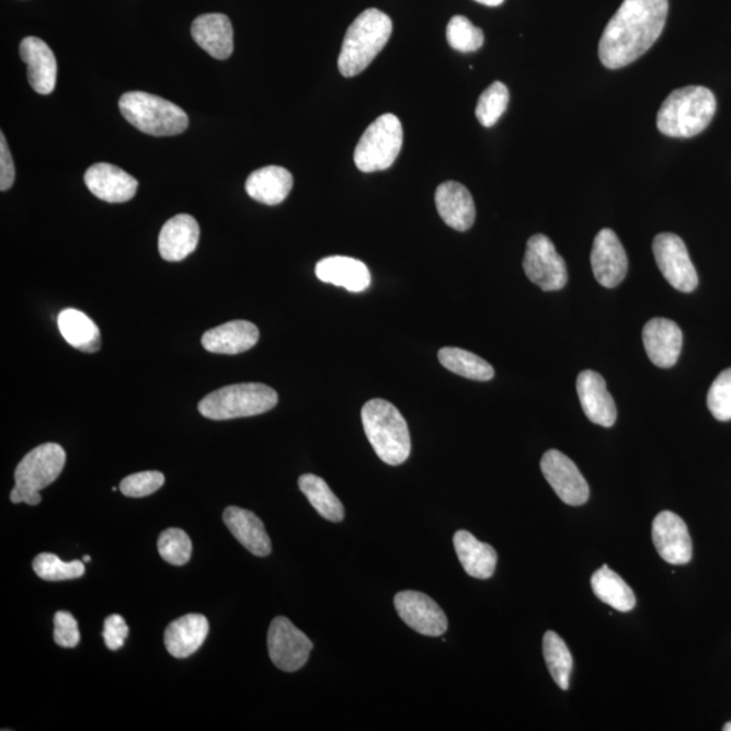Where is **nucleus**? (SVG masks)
I'll list each match as a JSON object with an SVG mask.
<instances>
[{
    "instance_id": "nucleus-1",
    "label": "nucleus",
    "mask_w": 731,
    "mask_h": 731,
    "mask_svg": "<svg viewBox=\"0 0 731 731\" xmlns=\"http://www.w3.org/2000/svg\"><path fill=\"white\" fill-rule=\"evenodd\" d=\"M667 11L670 0H625L598 44L602 65L619 69L640 59L663 33Z\"/></svg>"
},
{
    "instance_id": "nucleus-2",
    "label": "nucleus",
    "mask_w": 731,
    "mask_h": 731,
    "mask_svg": "<svg viewBox=\"0 0 731 731\" xmlns=\"http://www.w3.org/2000/svg\"><path fill=\"white\" fill-rule=\"evenodd\" d=\"M716 112L713 92L704 85H689L666 98L658 114V128L670 137L698 136L710 125Z\"/></svg>"
},
{
    "instance_id": "nucleus-3",
    "label": "nucleus",
    "mask_w": 731,
    "mask_h": 731,
    "mask_svg": "<svg viewBox=\"0 0 731 731\" xmlns=\"http://www.w3.org/2000/svg\"><path fill=\"white\" fill-rule=\"evenodd\" d=\"M393 32L390 16L377 9H368L349 27L339 55V71L353 78L372 65L379 52L388 44Z\"/></svg>"
},
{
    "instance_id": "nucleus-4",
    "label": "nucleus",
    "mask_w": 731,
    "mask_h": 731,
    "mask_svg": "<svg viewBox=\"0 0 731 731\" xmlns=\"http://www.w3.org/2000/svg\"><path fill=\"white\" fill-rule=\"evenodd\" d=\"M362 423L374 452L385 464L399 466L410 458V429L391 402L381 399L367 401L362 408Z\"/></svg>"
},
{
    "instance_id": "nucleus-5",
    "label": "nucleus",
    "mask_w": 731,
    "mask_h": 731,
    "mask_svg": "<svg viewBox=\"0 0 731 731\" xmlns=\"http://www.w3.org/2000/svg\"><path fill=\"white\" fill-rule=\"evenodd\" d=\"M119 111L136 129L151 136H176L189 126L187 114L180 106L148 92H126L121 96Z\"/></svg>"
},
{
    "instance_id": "nucleus-6",
    "label": "nucleus",
    "mask_w": 731,
    "mask_h": 731,
    "mask_svg": "<svg viewBox=\"0 0 731 731\" xmlns=\"http://www.w3.org/2000/svg\"><path fill=\"white\" fill-rule=\"evenodd\" d=\"M278 404V395L263 384H236L204 397L198 411L210 420H230L256 416L272 411Z\"/></svg>"
},
{
    "instance_id": "nucleus-7",
    "label": "nucleus",
    "mask_w": 731,
    "mask_h": 731,
    "mask_svg": "<svg viewBox=\"0 0 731 731\" xmlns=\"http://www.w3.org/2000/svg\"><path fill=\"white\" fill-rule=\"evenodd\" d=\"M66 459L65 448L57 443H45V445L33 448L16 466L15 487L10 493L11 502L27 505L42 503L39 491L59 479L65 469Z\"/></svg>"
},
{
    "instance_id": "nucleus-8",
    "label": "nucleus",
    "mask_w": 731,
    "mask_h": 731,
    "mask_svg": "<svg viewBox=\"0 0 731 731\" xmlns=\"http://www.w3.org/2000/svg\"><path fill=\"white\" fill-rule=\"evenodd\" d=\"M404 132L401 121L387 113L378 117L362 135L355 148L354 160L362 172L388 170L399 157Z\"/></svg>"
},
{
    "instance_id": "nucleus-9",
    "label": "nucleus",
    "mask_w": 731,
    "mask_h": 731,
    "mask_svg": "<svg viewBox=\"0 0 731 731\" xmlns=\"http://www.w3.org/2000/svg\"><path fill=\"white\" fill-rule=\"evenodd\" d=\"M523 269L527 278L544 292L563 289L568 282L566 261L557 252L555 244L545 235H534L527 241Z\"/></svg>"
},
{
    "instance_id": "nucleus-10",
    "label": "nucleus",
    "mask_w": 731,
    "mask_h": 731,
    "mask_svg": "<svg viewBox=\"0 0 731 731\" xmlns=\"http://www.w3.org/2000/svg\"><path fill=\"white\" fill-rule=\"evenodd\" d=\"M653 253L667 284L683 293L694 292L698 287L699 276L682 238L675 233L655 236Z\"/></svg>"
},
{
    "instance_id": "nucleus-11",
    "label": "nucleus",
    "mask_w": 731,
    "mask_h": 731,
    "mask_svg": "<svg viewBox=\"0 0 731 731\" xmlns=\"http://www.w3.org/2000/svg\"><path fill=\"white\" fill-rule=\"evenodd\" d=\"M267 644L273 664L290 673L307 664L313 649L312 641L285 617H276L270 625Z\"/></svg>"
},
{
    "instance_id": "nucleus-12",
    "label": "nucleus",
    "mask_w": 731,
    "mask_h": 731,
    "mask_svg": "<svg viewBox=\"0 0 731 731\" xmlns=\"http://www.w3.org/2000/svg\"><path fill=\"white\" fill-rule=\"evenodd\" d=\"M540 469L563 503L579 506L589 502V483L578 466L566 454L558 450L546 452L540 460Z\"/></svg>"
},
{
    "instance_id": "nucleus-13",
    "label": "nucleus",
    "mask_w": 731,
    "mask_h": 731,
    "mask_svg": "<svg viewBox=\"0 0 731 731\" xmlns=\"http://www.w3.org/2000/svg\"><path fill=\"white\" fill-rule=\"evenodd\" d=\"M396 612L412 630L427 637H442L447 630L445 612L434 598L416 591L399 592L395 596Z\"/></svg>"
},
{
    "instance_id": "nucleus-14",
    "label": "nucleus",
    "mask_w": 731,
    "mask_h": 731,
    "mask_svg": "<svg viewBox=\"0 0 731 731\" xmlns=\"http://www.w3.org/2000/svg\"><path fill=\"white\" fill-rule=\"evenodd\" d=\"M652 538L661 558L672 566H686L693 560V539L686 522L671 511L655 516Z\"/></svg>"
},
{
    "instance_id": "nucleus-15",
    "label": "nucleus",
    "mask_w": 731,
    "mask_h": 731,
    "mask_svg": "<svg viewBox=\"0 0 731 731\" xmlns=\"http://www.w3.org/2000/svg\"><path fill=\"white\" fill-rule=\"evenodd\" d=\"M591 264L596 281L607 289H614L625 279L629 259L614 230L602 229L597 233L592 247Z\"/></svg>"
},
{
    "instance_id": "nucleus-16",
    "label": "nucleus",
    "mask_w": 731,
    "mask_h": 731,
    "mask_svg": "<svg viewBox=\"0 0 731 731\" xmlns=\"http://www.w3.org/2000/svg\"><path fill=\"white\" fill-rule=\"evenodd\" d=\"M575 387L585 416L602 427H613L617 422L618 411L607 389L606 379L594 370H585L579 374Z\"/></svg>"
},
{
    "instance_id": "nucleus-17",
    "label": "nucleus",
    "mask_w": 731,
    "mask_h": 731,
    "mask_svg": "<svg viewBox=\"0 0 731 731\" xmlns=\"http://www.w3.org/2000/svg\"><path fill=\"white\" fill-rule=\"evenodd\" d=\"M643 347L652 364L661 368L675 366L683 349V332L675 321L658 318L642 331Z\"/></svg>"
},
{
    "instance_id": "nucleus-18",
    "label": "nucleus",
    "mask_w": 731,
    "mask_h": 731,
    "mask_svg": "<svg viewBox=\"0 0 731 731\" xmlns=\"http://www.w3.org/2000/svg\"><path fill=\"white\" fill-rule=\"evenodd\" d=\"M85 186L96 198L108 204L128 203L137 193L136 178L108 163L91 165L84 174Z\"/></svg>"
},
{
    "instance_id": "nucleus-19",
    "label": "nucleus",
    "mask_w": 731,
    "mask_h": 731,
    "mask_svg": "<svg viewBox=\"0 0 731 731\" xmlns=\"http://www.w3.org/2000/svg\"><path fill=\"white\" fill-rule=\"evenodd\" d=\"M21 59L27 66V80L42 95L54 92L57 80V61L49 45L38 37H26L20 45Z\"/></svg>"
},
{
    "instance_id": "nucleus-20",
    "label": "nucleus",
    "mask_w": 731,
    "mask_h": 731,
    "mask_svg": "<svg viewBox=\"0 0 731 731\" xmlns=\"http://www.w3.org/2000/svg\"><path fill=\"white\" fill-rule=\"evenodd\" d=\"M437 213L446 226L466 232L476 221V205L469 190L458 182H445L436 189Z\"/></svg>"
},
{
    "instance_id": "nucleus-21",
    "label": "nucleus",
    "mask_w": 731,
    "mask_h": 731,
    "mask_svg": "<svg viewBox=\"0 0 731 731\" xmlns=\"http://www.w3.org/2000/svg\"><path fill=\"white\" fill-rule=\"evenodd\" d=\"M199 226L190 215H178L160 230L159 252L167 262H181L197 249Z\"/></svg>"
},
{
    "instance_id": "nucleus-22",
    "label": "nucleus",
    "mask_w": 731,
    "mask_h": 731,
    "mask_svg": "<svg viewBox=\"0 0 731 731\" xmlns=\"http://www.w3.org/2000/svg\"><path fill=\"white\" fill-rule=\"evenodd\" d=\"M316 276L324 284L344 287L351 293L365 292L372 274L364 262L349 256H328L316 264Z\"/></svg>"
},
{
    "instance_id": "nucleus-23",
    "label": "nucleus",
    "mask_w": 731,
    "mask_h": 731,
    "mask_svg": "<svg viewBox=\"0 0 731 731\" xmlns=\"http://www.w3.org/2000/svg\"><path fill=\"white\" fill-rule=\"evenodd\" d=\"M259 330L255 324L245 320L226 322L220 327L205 332L203 345L213 354L238 355L255 347Z\"/></svg>"
},
{
    "instance_id": "nucleus-24",
    "label": "nucleus",
    "mask_w": 731,
    "mask_h": 731,
    "mask_svg": "<svg viewBox=\"0 0 731 731\" xmlns=\"http://www.w3.org/2000/svg\"><path fill=\"white\" fill-rule=\"evenodd\" d=\"M222 519L230 534L253 556L267 557L272 552V539L266 527L253 512L239 506H228L224 511Z\"/></svg>"
},
{
    "instance_id": "nucleus-25",
    "label": "nucleus",
    "mask_w": 731,
    "mask_h": 731,
    "mask_svg": "<svg viewBox=\"0 0 731 731\" xmlns=\"http://www.w3.org/2000/svg\"><path fill=\"white\" fill-rule=\"evenodd\" d=\"M209 635V621L199 614L184 615L171 621L164 632L165 649L172 658L187 659L203 647Z\"/></svg>"
},
{
    "instance_id": "nucleus-26",
    "label": "nucleus",
    "mask_w": 731,
    "mask_h": 731,
    "mask_svg": "<svg viewBox=\"0 0 731 731\" xmlns=\"http://www.w3.org/2000/svg\"><path fill=\"white\" fill-rule=\"evenodd\" d=\"M192 34L194 42L217 60H227L233 54V26L227 15H199L193 22Z\"/></svg>"
},
{
    "instance_id": "nucleus-27",
    "label": "nucleus",
    "mask_w": 731,
    "mask_h": 731,
    "mask_svg": "<svg viewBox=\"0 0 731 731\" xmlns=\"http://www.w3.org/2000/svg\"><path fill=\"white\" fill-rule=\"evenodd\" d=\"M454 549L470 578L487 580L496 571V550L491 545L480 542L473 534L459 529L454 535Z\"/></svg>"
},
{
    "instance_id": "nucleus-28",
    "label": "nucleus",
    "mask_w": 731,
    "mask_h": 731,
    "mask_svg": "<svg viewBox=\"0 0 731 731\" xmlns=\"http://www.w3.org/2000/svg\"><path fill=\"white\" fill-rule=\"evenodd\" d=\"M293 175L279 165L263 167L253 171L245 182V192L252 199L264 205H279L289 197Z\"/></svg>"
},
{
    "instance_id": "nucleus-29",
    "label": "nucleus",
    "mask_w": 731,
    "mask_h": 731,
    "mask_svg": "<svg viewBox=\"0 0 731 731\" xmlns=\"http://www.w3.org/2000/svg\"><path fill=\"white\" fill-rule=\"evenodd\" d=\"M62 338L73 349L82 353L94 354L102 347L100 328L88 315L78 309H65L57 318Z\"/></svg>"
},
{
    "instance_id": "nucleus-30",
    "label": "nucleus",
    "mask_w": 731,
    "mask_h": 731,
    "mask_svg": "<svg viewBox=\"0 0 731 731\" xmlns=\"http://www.w3.org/2000/svg\"><path fill=\"white\" fill-rule=\"evenodd\" d=\"M591 585L595 596L617 612L629 613L636 607L635 592L618 573L613 572L607 566L598 569L592 575Z\"/></svg>"
},
{
    "instance_id": "nucleus-31",
    "label": "nucleus",
    "mask_w": 731,
    "mask_h": 731,
    "mask_svg": "<svg viewBox=\"0 0 731 731\" xmlns=\"http://www.w3.org/2000/svg\"><path fill=\"white\" fill-rule=\"evenodd\" d=\"M298 487L309 503L324 519L339 523L344 519V506L321 477L304 475L298 479Z\"/></svg>"
},
{
    "instance_id": "nucleus-32",
    "label": "nucleus",
    "mask_w": 731,
    "mask_h": 731,
    "mask_svg": "<svg viewBox=\"0 0 731 731\" xmlns=\"http://www.w3.org/2000/svg\"><path fill=\"white\" fill-rule=\"evenodd\" d=\"M437 358L447 370L473 381H491L494 377L493 367L470 351L445 347L439 351Z\"/></svg>"
},
{
    "instance_id": "nucleus-33",
    "label": "nucleus",
    "mask_w": 731,
    "mask_h": 731,
    "mask_svg": "<svg viewBox=\"0 0 731 731\" xmlns=\"http://www.w3.org/2000/svg\"><path fill=\"white\" fill-rule=\"evenodd\" d=\"M544 655L546 665L557 686L563 690L571 684V673L573 670V659L571 652L563 642L562 638L555 631L546 632L544 637Z\"/></svg>"
},
{
    "instance_id": "nucleus-34",
    "label": "nucleus",
    "mask_w": 731,
    "mask_h": 731,
    "mask_svg": "<svg viewBox=\"0 0 731 731\" xmlns=\"http://www.w3.org/2000/svg\"><path fill=\"white\" fill-rule=\"evenodd\" d=\"M510 91L502 82H494L482 92L477 102L476 117L486 128L498 123L509 107Z\"/></svg>"
},
{
    "instance_id": "nucleus-35",
    "label": "nucleus",
    "mask_w": 731,
    "mask_h": 731,
    "mask_svg": "<svg viewBox=\"0 0 731 731\" xmlns=\"http://www.w3.org/2000/svg\"><path fill=\"white\" fill-rule=\"evenodd\" d=\"M33 571L45 581H65L82 578L85 569L83 561L65 562L50 552H43L34 558Z\"/></svg>"
},
{
    "instance_id": "nucleus-36",
    "label": "nucleus",
    "mask_w": 731,
    "mask_h": 731,
    "mask_svg": "<svg viewBox=\"0 0 731 731\" xmlns=\"http://www.w3.org/2000/svg\"><path fill=\"white\" fill-rule=\"evenodd\" d=\"M447 43L453 49L462 52V54H471V52L479 50L486 36L480 27H477L464 15L453 16L447 25Z\"/></svg>"
},
{
    "instance_id": "nucleus-37",
    "label": "nucleus",
    "mask_w": 731,
    "mask_h": 731,
    "mask_svg": "<svg viewBox=\"0 0 731 731\" xmlns=\"http://www.w3.org/2000/svg\"><path fill=\"white\" fill-rule=\"evenodd\" d=\"M158 549L165 562L171 563V566L183 567L192 558L193 544L183 529L169 528L161 533Z\"/></svg>"
},
{
    "instance_id": "nucleus-38",
    "label": "nucleus",
    "mask_w": 731,
    "mask_h": 731,
    "mask_svg": "<svg viewBox=\"0 0 731 731\" xmlns=\"http://www.w3.org/2000/svg\"><path fill=\"white\" fill-rule=\"evenodd\" d=\"M707 406L719 422L731 420V367L719 374L712 382L707 395Z\"/></svg>"
},
{
    "instance_id": "nucleus-39",
    "label": "nucleus",
    "mask_w": 731,
    "mask_h": 731,
    "mask_svg": "<svg viewBox=\"0 0 731 731\" xmlns=\"http://www.w3.org/2000/svg\"><path fill=\"white\" fill-rule=\"evenodd\" d=\"M164 475L160 471H140L121 481L119 491L126 498H147L164 486Z\"/></svg>"
},
{
    "instance_id": "nucleus-40",
    "label": "nucleus",
    "mask_w": 731,
    "mask_h": 731,
    "mask_svg": "<svg viewBox=\"0 0 731 731\" xmlns=\"http://www.w3.org/2000/svg\"><path fill=\"white\" fill-rule=\"evenodd\" d=\"M55 642L61 648L72 649L77 648L80 642V632L77 619L67 612H59L54 619Z\"/></svg>"
},
{
    "instance_id": "nucleus-41",
    "label": "nucleus",
    "mask_w": 731,
    "mask_h": 731,
    "mask_svg": "<svg viewBox=\"0 0 731 731\" xmlns=\"http://www.w3.org/2000/svg\"><path fill=\"white\" fill-rule=\"evenodd\" d=\"M129 635L128 625L121 615H111L105 620V629H103V640L106 647L113 652L124 647L126 637Z\"/></svg>"
},
{
    "instance_id": "nucleus-42",
    "label": "nucleus",
    "mask_w": 731,
    "mask_h": 731,
    "mask_svg": "<svg viewBox=\"0 0 731 731\" xmlns=\"http://www.w3.org/2000/svg\"><path fill=\"white\" fill-rule=\"evenodd\" d=\"M15 181V167L5 136L0 134V190L8 192Z\"/></svg>"
},
{
    "instance_id": "nucleus-43",
    "label": "nucleus",
    "mask_w": 731,
    "mask_h": 731,
    "mask_svg": "<svg viewBox=\"0 0 731 731\" xmlns=\"http://www.w3.org/2000/svg\"><path fill=\"white\" fill-rule=\"evenodd\" d=\"M476 2L489 5V8H496V5L503 4L504 0H476Z\"/></svg>"
},
{
    "instance_id": "nucleus-44",
    "label": "nucleus",
    "mask_w": 731,
    "mask_h": 731,
    "mask_svg": "<svg viewBox=\"0 0 731 731\" xmlns=\"http://www.w3.org/2000/svg\"><path fill=\"white\" fill-rule=\"evenodd\" d=\"M723 730L724 731H731V722L724 724Z\"/></svg>"
},
{
    "instance_id": "nucleus-45",
    "label": "nucleus",
    "mask_w": 731,
    "mask_h": 731,
    "mask_svg": "<svg viewBox=\"0 0 731 731\" xmlns=\"http://www.w3.org/2000/svg\"><path fill=\"white\" fill-rule=\"evenodd\" d=\"M89 561H91V557L90 556H84L83 557V562H89Z\"/></svg>"
}]
</instances>
